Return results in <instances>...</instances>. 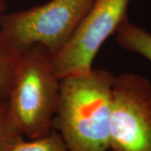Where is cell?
Segmentation results:
<instances>
[{
    "label": "cell",
    "instance_id": "3",
    "mask_svg": "<svg viewBox=\"0 0 151 151\" xmlns=\"http://www.w3.org/2000/svg\"><path fill=\"white\" fill-rule=\"evenodd\" d=\"M94 0H50L25 10L0 14V30L23 52L39 45L53 55L72 36Z\"/></svg>",
    "mask_w": 151,
    "mask_h": 151
},
{
    "label": "cell",
    "instance_id": "1",
    "mask_svg": "<svg viewBox=\"0 0 151 151\" xmlns=\"http://www.w3.org/2000/svg\"><path fill=\"white\" fill-rule=\"evenodd\" d=\"M115 75L104 69L60 79L53 120L70 151H108Z\"/></svg>",
    "mask_w": 151,
    "mask_h": 151
},
{
    "label": "cell",
    "instance_id": "5",
    "mask_svg": "<svg viewBox=\"0 0 151 151\" xmlns=\"http://www.w3.org/2000/svg\"><path fill=\"white\" fill-rule=\"evenodd\" d=\"M130 0H94L65 45L51 55L60 80L92 69V62L108 37L126 19Z\"/></svg>",
    "mask_w": 151,
    "mask_h": 151
},
{
    "label": "cell",
    "instance_id": "6",
    "mask_svg": "<svg viewBox=\"0 0 151 151\" xmlns=\"http://www.w3.org/2000/svg\"><path fill=\"white\" fill-rule=\"evenodd\" d=\"M114 35L122 48L139 55L151 63V34L145 28L130 22L127 17Z\"/></svg>",
    "mask_w": 151,
    "mask_h": 151
},
{
    "label": "cell",
    "instance_id": "9",
    "mask_svg": "<svg viewBox=\"0 0 151 151\" xmlns=\"http://www.w3.org/2000/svg\"><path fill=\"white\" fill-rule=\"evenodd\" d=\"M9 151H70L56 130L35 139L21 141Z\"/></svg>",
    "mask_w": 151,
    "mask_h": 151
},
{
    "label": "cell",
    "instance_id": "7",
    "mask_svg": "<svg viewBox=\"0 0 151 151\" xmlns=\"http://www.w3.org/2000/svg\"><path fill=\"white\" fill-rule=\"evenodd\" d=\"M21 51L0 30V103L7 102Z\"/></svg>",
    "mask_w": 151,
    "mask_h": 151
},
{
    "label": "cell",
    "instance_id": "2",
    "mask_svg": "<svg viewBox=\"0 0 151 151\" xmlns=\"http://www.w3.org/2000/svg\"><path fill=\"white\" fill-rule=\"evenodd\" d=\"M60 84L48 50L35 45L22 52L7 103L24 139H39L52 131Z\"/></svg>",
    "mask_w": 151,
    "mask_h": 151
},
{
    "label": "cell",
    "instance_id": "8",
    "mask_svg": "<svg viewBox=\"0 0 151 151\" xmlns=\"http://www.w3.org/2000/svg\"><path fill=\"white\" fill-rule=\"evenodd\" d=\"M24 139L11 117L7 102L0 103V151H9Z\"/></svg>",
    "mask_w": 151,
    "mask_h": 151
},
{
    "label": "cell",
    "instance_id": "4",
    "mask_svg": "<svg viewBox=\"0 0 151 151\" xmlns=\"http://www.w3.org/2000/svg\"><path fill=\"white\" fill-rule=\"evenodd\" d=\"M109 150L151 151V81L144 76L114 77Z\"/></svg>",
    "mask_w": 151,
    "mask_h": 151
},
{
    "label": "cell",
    "instance_id": "10",
    "mask_svg": "<svg viewBox=\"0 0 151 151\" xmlns=\"http://www.w3.org/2000/svg\"><path fill=\"white\" fill-rule=\"evenodd\" d=\"M6 9V5L3 0H0V14L4 13Z\"/></svg>",
    "mask_w": 151,
    "mask_h": 151
}]
</instances>
